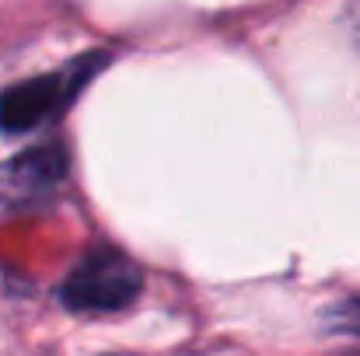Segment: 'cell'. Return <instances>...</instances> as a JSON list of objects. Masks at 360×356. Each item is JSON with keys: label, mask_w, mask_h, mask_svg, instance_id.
Instances as JSON below:
<instances>
[{"label": "cell", "mask_w": 360, "mask_h": 356, "mask_svg": "<svg viewBox=\"0 0 360 356\" xmlns=\"http://www.w3.org/2000/svg\"><path fill=\"white\" fill-rule=\"evenodd\" d=\"M105 63H109L105 53H88L56 74H39L21 84H11L0 95V133L25 136V133L53 122Z\"/></svg>", "instance_id": "6da1fadb"}, {"label": "cell", "mask_w": 360, "mask_h": 356, "mask_svg": "<svg viewBox=\"0 0 360 356\" xmlns=\"http://www.w3.org/2000/svg\"><path fill=\"white\" fill-rule=\"evenodd\" d=\"M143 290V269L120 248H91L63 279L60 301L77 315H102L129 308Z\"/></svg>", "instance_id": "7a4b0ae2"}, {"label": "cell", "mask_w": 360, "mask_h": 356, "mask_svg": "<svg viewBox=\"0 0 360 356\" xmlns=\"http://www.w3.org/2000/svg\"><path fill=\"white\" fill-rule=\"evenodd\" d=\"M67 178V150L60 143L32 147L0 168V196L7 203L42 199Z\"/></svg>", "instance_id": "3957f363"}, {"label": "cell", "mask_w": 360, "mask_h": 356, "mask_svg": "<svg viewBox=\"0 0 360 356\" xmlns=\"http://www.w3.org/2000/svg\"><path fill=\"white\" fill-rule=\"evenodd\" d=\"M326 329L329 332H343V336H360V297L340 301L336 308L326 311Z\"/></svg>", "instance_id": "277c9868"}, {"label": "cell", "mask_w": 360, "mask_h": 356, "mask_svg": "<svg viewBox=\"0 0 360 356\" xmlns=\"http://www.w3.org/2000/svg\"><path fill=\"white\" fill-rule=\"evenodd\" d=\"M343 25H347L350 46L360 53V0H350V7H347V14H343Z\"/></svg>", "instance_id": "5b68a950"}]
</instances>
